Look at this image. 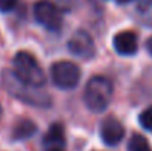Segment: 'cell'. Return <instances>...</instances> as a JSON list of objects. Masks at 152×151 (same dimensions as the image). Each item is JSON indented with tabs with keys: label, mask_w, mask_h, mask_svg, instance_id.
I'll return each mask as SVG.
<instances>
[{
	"label": "cell",
	"mask_w": 152,
	"mask_h": 151,
	"mask_svg": "<svg viewBox=\"0 0 152 151\" xmlns=\"http://www.w3.org/2000/svg\"><path fill=\"white\" fill-rule=\"evenodd\" d=\"M84 104L93 113L106 110L112 98V83L103 76H93L84 88Z\"/></svg>",
	"instance_id": "obj_2"
},
{
	"label": "cell",
	"mask_w": 152,
	"mask_h": 151,
	"mask_svg": "<svg viewBox=\"0 0 152 151\" xmlns=\"http://www.w3.org/2000/svg\"><path fill=\"white\" fill-rule=\"evenodd\" d=\"M127 150L129 151H152V148L149 145V142H148V139L143 135L134 133L130 138V141H129Z\"/></svg>",
	"instance_id": "obj_12"
},
{
	"label": "cell",
	"mask_w": 152,
	"mask_h": 151,
	"mask_svg": "<svg viewBox=\"0 0 152 151\" xmlns=\"http://www.w3.org/2000/svg\"><path fill=\"white\" fill-rule=\"evenodd\" d=\"M58 6L62 12H69L74 7V0H58Z\"/></svg>",
	"instance_id": "obj_15"
},
{
	"label": "cell",
	"mask_w": 152,
	"mask_h": 151,
	"mask_svg": "<svg viewBox=\"0 0 152 151\" xmlns=\"http://www.w3.org/2000/svg\"><path fill=\"white\" fill-rule=\"evenodd\" d=\"M13 74L19 82L34 88H42L46 83V74L37 59L25 50H19L13 56Z\"/></svg>",
	"instance_id": "obj_1"
},
{
	"label": "cell",
	"mask_w": 152,
	"mask_h": 151,
	"mask_svg": "<svg viewBox=\"0 0 152 151\" xmlns=\"http://www.w3.org/2000/svg\"><path fill=\"white\" fill-rule=\"evenodd\" d=\"M16 1L18 0H0V12H3V13L10 12L16 6Z\"/></svg>",
	"instance_id": "obj_14"
},
{
	"label": "cell",
	"mask_w": 152,
	"mask_h": 151,
	"mask_svg": "<svg viewBox=\"0 0 152 151\" xmlns=\"http://www.w3.org/2000/svg\"><path fill=\"white\" fill-rule=\"evenodd\" d=\"M45 145L48 147H53V148H61L65 145V132H64V127L62 124L59 123H53L48 133L45 135V139H43Z\"/></svg>",
	"instance_id": "obj_10"
},
{
	"label": "cell",
	"mask_w": 152,
	"mask_h": 151,
	"mask_svg": "<svg viewBox=\"0 0 152 151\" xmlns=\"http://www.w3.org/2000/svg\"><path fill=\"white\" fill-rule=\"evenodd\" d=\"M68 50L81 59H92L96 55V46L92 36L84 30H77L68 42Z\"/></svg>",
	"instance_id": "obj_6"
},
{
	"label": "cell",
	"mask_w": 152,
	"mask_h": 151,
	"mask_svg": "<svg viewBox=\"0 0 152 151\" xmlns=\"http://www.w3.org/2000/svg\"><path fill=\"white\" fill-rule=\"evenodd\" d=\"M49 151H62V150H61V148H50Z\"/></svg>",
	"instance_id": "obj_18"
},
{
	"label": "cell",
	"mask_w": 152,
	"mask_h": 151,
	"mask_svg": "<svg viewBox=\"0 0 152 151\" xmlns=\"http://www.w3.org/2000/svg\"><path fill=\"white\" fill-rule=\"evenodd\" d=\"M139 123H140V126H142L145 130L152 132V105L140 113V116H139Z\"/></svg>",
	"instance_id": "obj_13"
},
{
	"label": "cell",
	"mask_w": 152,
	"mask_h": 151,
	"mask_svg": "<svg viewBox=\"0 0 152 151\" xmlns=\"http://www.w3.org/2000/svg\"><path fill=\"white\" fill-rule=\"evenodd\" d=\"M130 1H133V0H117V3H120V4H126V3H130Z\"/></svg>",
	"instance_id": "obj_17"
},
{
	"label": "cell",
	"mask_w": 152,
	"mask_h": 151,
	"mask_svg": "<svg viewBox=\"0 0 152 151\" xmlns=\"http://www.w3.org/2000/svg\"><path fill=\"white\" fill-rule=\"evenodd\" d=\"M62 10L50 0H39L34 4V16L39 24L50 31H58L62 27Z\"/></svg>",
	"instance_id": "obj_5"
},
{
	"label": "cell",
	"mask_w": 152,
	"mask_h": 151,
	"mask_svg": "<svg viewBox=\"0 0 152 151\" xmlns=\"http://www.w3.org/2000/svg\"><path fill=\"white\" fill-rule=\"evenodd\" d=\"M0 117H1V105H0Z\"/></svg>",
	"instance_id": "obj_19"
},
{
	"label": "cell",
	"mask_w": 152,
	"mask_h": 151,
	"mask_svg": "<svg viewBox=\"0 0 152 151\" xmlns=\"http://www.w3.org/2000/svg\"><path fill=\"white\" fill-rule=\"evenodd\" d=\"M112 45L117 53L124 55V56H132L137 52L139 48V42H137V36L133 31H120L114 36L112 39Z\"/></svg>",
	"instance_id": "obj_8"
},
{
	"label": "cell",
	"mask_w": 152,
	"mask_h": 151,
	"mask_svg": "<svg viewBox=\"0 0 152 151\" xmlns=\"http://www.w3.org/2000/svg\"><path fill=\"white\" fill-rule=\"evenodd\" d=\"M50 77L56 88L69 91L77 88V85L80 83L81 71L80 67L71 61H58L52 64Z\"/></svg>",
	"instance_id": "obj_4"
},
{
	"label": "cell",
	"mask_w": 152,
	"mask_h": 151,
	"mask_svg": "<svg viewBox=\"0 0 152 151\" xmlns=\"http://www.w3.org/2000/svg\"><path fill=\"white\" fill-rule=\"evenodd\" d=\"M37 132V126L30 119H21L16 122L12 130V139L13 141H24L27 138H31Z\"/></svg>",
	"instance_id": "obj_9"
},
{
	"label": "cell",
	"mask_w": 152,
	"mask_h": 151,
	"mask_svg": "<svg viewBox=\"0 0 152 151\" xmlns=\"http://www.w3.org/2000/svg\"><path fill=\"white\" fill-rule=\"evenodd\" d=\"M4 88L12 96L18 98L25 104H30L34 107H43V108L49 107L52 104V99L48 96L46 92H42V91H39V88H34V86L19 82L15 77V74L7 73L4 76Z\"/></svg>",
	"instance_id": "obj_3"
},
{
	"label": "cell",
	"mask_w": 152,
	"mask_h": 151,
	"mask_svg": "<svg viewBox=\"0 0 152 151\" xmlns=\"http://www.w3.org/2000/svg\"><path fill=\"white\" fill-rule=\"evenodd\" d=\"M146 50L149 52V55H152V36L146 40Z\"/></svg>",
	"instance_id": "obj_16"
},
{
	"label": "cell",
	"mask_w": 152,
	"mask_h": 151,
	"mask_svg": "<svg viewBox=\"0 0 152 151\" xmlns=\"http://www.w3.org/2000/svg\"><path fill=\"white\" fill-rule=\"evenodd\" d=\"M134 18L140 25L152 28V0H140L136 4Z\"/></svg>",
	"instance_id": "obj_11"
},
{
	"label": "cell",
	"mask_w": 152,
	"mask_h": 151,
	"mask_svg": "<svg viewBox=\"0 0 152 151\" xmlns=\"http://www.w3.org/2000/svg\"><path fill=\"white\" fill-rule=\"evenodd\" d=\"M101 139L105 145L115 147L118 145L123 138H124V126L115 119V117H108L101 123Z\"/></svg>",
	"instance_id": "obj_7"
}]
</instances>
